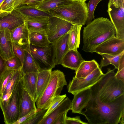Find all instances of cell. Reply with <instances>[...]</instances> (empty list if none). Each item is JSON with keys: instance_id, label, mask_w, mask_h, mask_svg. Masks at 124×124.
Here are the masks:
<instances>
[{"instance_id": "b9f144b4", "label": "cell", "mask_w": 124, "mask_h": 124, "mask_svg": "<svg viewBox=\"0 0 124 124\" xmlns=\"http://www.w3.org/2000/svg\"><path fill=\"white\" fill-rule=\"evenodd\" d=\"M7 69L6 60L4 59L0 55V76Z\"/></svg>"}, {"instance_id": "cb8c5ba5", "label": "cell", "mask_w": 124, "mask_h": 124, "mask_svg": "<svg viewBox=\"0 0 124 124\" xmlns=\"http://www.w3.org/2000/svg\"><path fill=\"white\" fill-rule=\"evenodd\" d=\"M51 71L52 70H46L38 73L36 91L37 99L47 87L50 78Z\"/></svg>"}, {"instance_id": "83f0119b", "label": "cell", "mask_w": 124, "mask_h": 124, "mask_svg": "<svg viewBox=\"0 0 124 124\" xmlns=\"http://www.w3.org/2000/svg\"><path fill=\"white\" fill-rule=\"evenodd\" d=\"M72 1L70 0H45L38 6L36 8L47 12L50 9L69 3Z\"/></svg>"}, {"instance_id": "7c38bea8", "label": "cell", "mask_w": 124, "mask_h": 124, "mask_svg": "<svg viewBox=\"0 0 124 124\" xmlns=\"http://www.w3.org/2000/svg\"><path fill=\"white\" fill-rule=\"evenodd\" d=\"M26 18L14 9L5 16H0V30L11 31L24 23Z\"/></svg>"}, {"instance_id": "e575fe53", "label": "cell", "mask_w": 124, "mask_h": 124, "mask_svg": "<svg viewBox=\"0 0 124 124\" xmlns=\"http://www.w3.org/2000/svg\"><path fill=\"white\" fill-rule=\"evenodd\" d=\"M66 96V94H65L62 95H59L55 97L52 100L43 118L47 116L57 107Z\"/></svg>"}, {"instance_id": "5bb4252c", "label": "cell", "mask_w": 124, "mask_h": 124, "mask_svg": "<svg viewBox=\"0 0 124 124\" xmlns=\"http://www.w3.org/2000/svg\"><path fill=\"white\" fill-rule=\"evenodd\" d=\"M12 43L10 31L0 30V55L6 60L15 55Z\"/></svg>"}, {"instance_id": "ac0fdd59", "label": "cell", "mask_w": 124, "mask_h": 124, "mask_svg": "<svg viewBox=\"0 0 124 124\" xmlns=\"http://www.w3.org/2000/svg\"><path fill=\"white\" fill-rule=\"evenodd\" d=\"M84 60L78 50H69L62 58L61 64L76 71Z\"/></svg>"}, {"instance_id": "7dc6e473", "label": "cell", "mask_w": 124, "mask_h": 124, "mask_svg": "<svg viewBox=\"0 0 124 124\" xmlns=\"http://www.w3.org/2000/svg\"><path fill=\"white\" fill-rule=\"evenodd\" d=\"M9 13L3 12L0 11V16L6 15Z\"/></svg>"}, {"instance_id": "e0dca14e", "label": "cell", "mask_w": 124, "mask_h": 124, "mask_svg": "<svg viewBox=\"0 0 124 124\" xmlns=\"http://www.w3.org/2000/svg\"><path fill=\"white\" fill-rule=\"evenodd\" d=\"M29 33L37 32L47 35L49 17L28 18L26 20Z\"/></svg>"}, {"instance_id": "f546056e", "label": "cell", "mask_w": 124, "mask_h": 124, "mask_svg": "<svg viewBox=\"0 0 124 124\" xmlns=\"http://www.w3.org/2000/svg\"><path fill=\"white\" fill-rule=\"evenodd\" d=\"M23 76V74L21 71L15 70L2 96L10 91H13L18 82L22 79Z\"/></svg>"}, {"instance_id": "30bf717a", "label": "cell", "mask_w": 124, "mask_h": 124, "mask_svg": "<svg viewBox=\"0 0 124 124\" xmlns=\"http://www.w3.org/2000/svg\"><path fill=\"white\" fill-rule=\"evenodd\" d=\"M104 74L99 67L84 78L78 79L73 77L68 86V91L74 95L81 91L90 88Z\"/></svg>"}, {"instance_id": "c3c4849f", "label": "cell", "mask_w": 124, "mask_h": 124, "mask_svg": "<svg viewBox=\"0 0 124 124\" xmlns=\"http://www.w3.org/2000/svg\"><path fill=\"white\" fill-rule=\"evenodd\" d=\"M72 1H83L85 2L87 0H70Z\"/></svg>"}, {"instance_id": "9a60e30c", "label": "cell", "mask_w": 124, "mask_h": 124, "mask_svg": "<svg viewBox=\"0 0 124 124\" xmlns=\"http://www.w3.org/2000/svg\"><path fill=\"white\" fill-rule=\"evenodd\" d=\"M10 33L13 42L25 49L29 43V34L26 21Z\"/></svg>"}, {"instance_id": "ba28073f", "label": "cell", "mask_w": 124, "mask_h": 124, "mask_svg": "<svg viewBox=\"0 0 124 124\" xmlns=\"http://www.w3.org/2000/svg\"><path fill=\"white\" fill-rule=\"evenodd\" d=\"M116 7L109 1L107 10L116 31V37L124 40V0H118Z\"/></svg>"}, {"instance_id": "d4e9b609", "label": "cell", "mask_w": 124, "mask_h": 124, "mask_svg": "<svg viewBox=\"0 0 124 124\" xmlns=\"http://www.w3.org/2000/svg\"><path fill=\"white\" fill-rule=\"evenodd\" d=\"M21 71L23 75L31 72L38 73L39 72L27 46L25 49Z\"/></svg>"}, {"instance_id": "681fc988", "label": "cell", "mask_w": 124, "mask_h": 124, "mask_svg": "<svg viewBox=\"0 0 124 124\" xmlns=\"http://www.w3.org/2000/svg\"><path fill=\"white\" fill-rule=\"evenodd\" d=\"M4 0H0V5L2 3Z\"/></svg>"}, {"instance_id": "7402d4cb", "label": "cell", "mask_w": 124, "mask_h": 124, "mask_svg": "<svg viewBox=\"0 0 124 124\" xmlns=\"http://www.w3.org/2000/svg\"><path fill=\"white\" fill-rule=\"evenodd\" d=\"M26 19L40 17H49L52 16L48 12L36 8L21 5L14 9Z\"/></svg>"}, {"instance_id": "f35d334b", "label": "cell", "mask_w": 124, "mask_h": 124, "mask_svg": "<svg viewBox=\"0 0 124 124\" xmlns=\"http://www.w3.org/2000/svg\"><path fill=\"white\" fill-rule=\"evenodd\" d=\"M45 0H26L21 5L36 8Z\"/></svg>"}, {"instance_id": "ee69618b", "label": "cell", "mask_w": 124, "mask_h": 124, "mask_svg": "<svg viewBox=\"0 0 124 124\" xmlns=\"http://www.w3.org/2000/svg\"><path fill=\"white\" fill-rule=\"evenodd\" d=\"M26 0H16L14 4V8L21 5Z\"/></svg>"}, {"instance_id": "1f68e13d", "label": "cell", "mask_w": 124, "mask_h": 124, "mask_svg": "<svg viewBox=\"0 0 124 124\" xmlns=\"http://www.w3.org/2000/svg\"><path fill=\"white\" fill-rule=\"evenodd\" d=\"M7 69L21 71L22 64L20 59L16 56L6 60Z\"/></svg>"}, {"instance_id": "277c9868", "label": "cell", "mask_w": 124, "mask_h": 124, "mask_svg": "<svg viewBox=\"0 0 124 124\" xmlns=\"http://www.w3.org/2000/svg\"><path fill=\"white\" fill-rule=\"evenodd\" d=\"M52 16L65 20L73 25L85 24L88 12L87 4L85 2L73 1L49 10Z\"/></svg>"}, {"instance_id": "8fae6325", "label": "cell", "mask_w": 124, "mask_h": 124, "mask_svg": "<svg viewBox=\"0 0 124 124\" xmlns=\"http://www.w3.org/2000/svg\"><path fill=\"white\" fill-rule=\"evenodd\" d=\"M124 51V40L114 36L98 45L94 49L93 53L115 56Z\"/></svg>"}, {"instance_id": "603a6c76", "label": "cell", "mask_w": 124, "mask_h": 124, "mask_svg": "<svg viewBox=\"0 0 124 124\" xmlns=\"http://www.w3.org/2000/svg\"><path fill=\"white\" fill-rule=\"evenodd\" d=\"M100 67V65L94 59L89 61L84 60L75 71V77L80 79L84 78Z\"/></svg>"}, {"instance_id": "8992f818", "label": "cell", "mask_w": 124, "mask_h": 124, "mask_svg": "<svg viewBox=\"0 0 124 124\" xmlns=\"http://www.w3.org/2000/svg\"><path fill=\"white\" fill-rule=\"evenodd\" d=\"M39 72L43 70H52L56 65L54 44L41 47L28 43L27 46Z\"/></svg>"}, {"instance_id": "4dcf8cb0", "label": "cell", "mask_w": 124, "mask_h": 124, "mask_svg": "<svg viewBox=\"0 0 124 124\" xmlns=\"http://www.w3.org/2000/svg\"><path fill=\"white\" fill-rule=\"evenodd\" d=\"M15 71L7 69L0 76V97L2 96Z\"/></svg>"}, {"instance_id": "f6af8a7d", "label": "cell", "mask_w": 124, "mask_h": 124, "mask_svg": "<svg viewBox=\"0 0 124 124\" xmlns=\"http://www.w3.org/2000/svg\"><path fill=\"white\" fill-rule=\"evenodd\" d=\"M109 1L112 3L116 7H118V0H109Z\"/></svg>"}, {"instance_id": "f1b7e54d", "label": "cell", "mask_w": 124, "mask_h": 124, "mask_svg": "<svg viewBox=\"0 0 124 124\" xmlns=\"http://www.w3.org/2000/svg\"><path fill=\"white\" fill-rule=\"evenodd\" d=\"M124 53V51L120 54L115 56H113L104 54H100L102 57L100 65V68L101 69L102 67L111 64L115 67L116 69H117L120 59Z\"/></svg>"}, {"instance_id": "ffe728a7", "label": "cell", "mask_w": 124, "mask_h": 124, "mask_svg": "<svg viewBox=\"0 0 124 124\" xmlns=\"http://www.w3.org/2000/svg\"><path fill=\"white\" fill-rule=\"evenodd\" d=\"M38 73L34 72L23 75L22 80L24 88L27 91L32 100L36 102V97Z\"/></svg>"}, {"instance_id": "4fadbf2b", "label": "cell", "mask_w": 124, "mask_h": 124, "mask_svg": "<svg viewBox=\"0 0 124 124\" xmlns=\"http://www.w3.org/2000/svg\"><path fill=\"white\" fill-rule=\"evenodd\" d=\"M71 101L70 110L72 112L84 115L82 110L85 108L91 98L92 92L90 88L81 91L74 95Z\"/></svg>"}, {"instance_id": "60d3db41", "label": "cell", "mask_w": 124, "mask_h": 124, "mask_svg": "<svg viewBox=\"0 0 124 124\" xmlns=\"http://www.w3.org/2000/svg\"><path fill=\"white\" fill-rule=\"evenodd\" d=\"M68 111H66L59 116L55 121L53 124H65V121Z\"/></svg>"}, {"instance_id": "d6986e66", "label": "cell", "mask_w": 124, "mask_h": 124, "mask_svg": "<svg viewBox=\"0 0 124 124\" xmlns=\"http://www.w3.org/2000/svg\"><path fill=\"white\" fill-rule=\"evenodd\" d=\"M69 36V32L53 43L55 51L56 65L61 64L62 58L69 50L68 46Z\"/></svg>"}, {"instance_id": "d590c367", "label": "cell", "mask_w": 124, "mask_h": 124, "mask_svg": "<svg viewBox=\"0 0 124 124\" xmlns=\"http://www.w3.org/2000/svg\"><path fill=\"white\" fill-rule=\"evenodd\" d=\"M16 0H4L0 5V11L8 13H10L14 8Z\"/></svg>"}, {"instance_id": "2e32d148", "label": "cell", "mask_w": 124, "mask_h": 124, "mask_svg": "<svg viewBox=\"0 0 124 124\" xmlns=\"http://www.w3.org/2000/svg\"><path fill=\"white\" fill-rule=\"evenodd\" d=\"M71 101L65 98L48 115L43 118L38 124H53L55 120L62 113L70 110Z\"/></svg>"}, {"instance_id": "4316f807", "label": "cell", "mask_w": 124, "mask_h": 124, "mask_svg": "<svg viewBox=\"0 0 124 124\" xmlns=\"http://www.w3.org/2000/svg\"><path fill=\"white\" fill-rule=\"evenodd\" d=\"M29 43L36 46L41 47L47 46L51 43L47 35L37 32L29 33Z\"/></svg>"}, {"instance_id": "9c48e42d", "label": "cell", "mask_w": 124, "mask_h": 124, "mask_svg": "<svg viewBox=\"0 0 124 124\" xmlns=\"http://www.w3.org/2000/svg\"><path fill=\"white\" fill-rule=\"evenodd\" d=\"M73 25L57 17L52 16L49 17L47 35L50 42L53 43L68 33Z\"/></svg>"}, {"instance_id": "484cf974", "label": "cell", "mask_w": 124, "mask_h": 124, "mask_svg": "<svg viewBox=\"0 0 124 124\" xmlns=\"http://www.w3.org/2000/svg\"><path fill=\"white\" fill-rule=\"evenodd\" d=\"M82 26L73 25L69 32L68 46L69 50H77L80 44V31Z\"/></svg>"}, {"instance_id": "44dd1931", "label": "cell", "mask_w": 124, "mask_h": 124, "mask_svg": "<svg viewBox=\"0 0 124 124\" xmlns=\"http://www.w3.org/2000/svg\"><path fill=\"white\" fill-rule=\"evenodd\" d=\"M35 102L24 88L20 106L19 118L37 110Z\"/></svg>"}, {"instance_id": "836d02e7", "label": "cell", "mask_w": 124, "mask_h": 124, "mask_svg": "<svg viewBox=\"0 0 124 124\" xmlns=\"http://www.w3.org/2000/svg\"><path fill=\"white\" fill-rule=\"evenodd\" d=\"M47 110L40 109L34 115L21 124H38L43 118Z\"/></svg>"}, {"instance_id": "bcb514c9", "label": "cell", "mask_w": 124, "mask_h": 124, "mask_svg": "<svg viewBox=\"0 0 124 124\" xmlns=\"http://www.w3.org/2000/svg\"><path fill=\"white\" fill-rule=\"evenodd\" d=\"M119 123L121 124H124V114L122 115Z\"/></svg>"}, {"instance_id": "8d00e7d4", "label": "cell", "mask_w": 124, "mask_h": 124, "mask_svg": "<svg viewBox=\"0 0 124 124\" xmlns=\"http://www.w3.org/2000/svg\"><path fill=\"white\" fill-rule=\"evenodd\" d=\"M13 50L14 55L17 56L23 64L24 55L25 49L18 46L13 42Z\"/></svg>"}, {"instance_id": "3957f363", "label": "cell", "mask_w": 124, "mask_h": 124, "mask_svg": "<svg viewBox=\"0 0 124 124\" xmlns=\"http://www.w3.org/2000/svg\"><path fill=\"white\" fill-rule=\"evenodd\" d=\"M115 69L108 68L107 72L90 88L92 98L108 103L124 94V82L116 77Z\"/></svg>"}, {"instance_id": "6da1fadb", "label": "cell", "mask_w": 124, "mask_h": 124, "mask_svg": "<svg viewBox=\"0 0 124 124\" xmlns=\"http://www.w3.org/2000/svg\"><path fill=\"white\" fill-rule=\"evenodd\" d=\"M83 113L89 124H118L124 114V94L104 103L91 98Z\"/></svg>"}, {"instance_id": "74e56055", "label": "cell", "mask_w": 124, "mask_h": 124, "mask_svg": "<svg viewBox=\"0 0 124 124\" xmlns=\"http://www.w3.org/2000/svg\"><path fill=\"white\" fill-rule=\"evenodd\" d=\"M88 124L82 121L79 116L74 117H70L67 116L65 121V124Z\"/></svg>"}, {"instance_id": "52a82bcc", "label": "cell", "mask_w": 124, "mask_h": 124, "mask_svg": "<svg viewBox=\"0 0 124 124\" xmlns=\"http://www.w3.org/2000/svg\"><path fill=\"white\" fill-rule=\"evenodd\" d=\"M24 88L22 79L14 88L7 107L3 113L5 124H13L19 119L20 106Z\"/></svg>"}, {"instance_id": "5b68a950", "label": "cell", "mask_w": 124, "mask_h": 124, "mask_svg": "<svg viewBox=\"0 0 124 124\" xmlns=\"http://www.w3.org/2000/svg\"><path fill=\"white\" fill-rule=\"evenodd\" d=\"M67 85L62 72L57 70L52 71L47 87L36 101L37 108L47 110L53 99L60 95L64 86Z\"/></svg>"}, {"instance_id": "7a4b0ae2", "label": "cell", "mask_w": 124, "mask_h": 124, "mask_svg": "<svg viewBox=\"0 0 124 124\" xmlns=\"http://www.w3.org/2000/svg\"><path fill=\"white\" fill-rule=\"evenodd\" d=\"M83 31L82 50L91 53L98 45L116 34L115 28L111 21L103 17L94 19L84 27Z\"/></svg>"}, {"instance_id": "7bdbcfd3", "label": "cell", "mask_w": 124, "mask_h": 124, "mask_svg": "<svg viewBox=\"0 0 124 124\" xmlns=\"http://www.w3.org/2000/svg\"><path fill=\"white\" fill-rule=\"evenodd\" d=\"M115 76L117 78L124 82V68L118 70L117 72L116 73Z\"/></svg>"}, {"instance_id": "ab89813d", "label": "cell", "mask_w": 124, "mask_h": 124, "mask_svg": "<svg viewBox=\"0 0 124 124\" xmlns=\"http://www.w3.org/2000/svg\"><path fill=\"white\" fill-rule=\"evenodd\" d=\"M40 109L37 108V110L32 111L29 113L19 118L13 124H20L29 119L34 115Z\"/></svg>"}, {"instance_id": "d6a6232c", "label": "cell", "mask_w": 124, "mask_h": 124, "mask_svg": "<svg viewBox=\"0 0 124 124\" xmlns=\"http://www.w3.org/2000/svg\"><path fill=\"white\" fill-rule=\"evenodd\" d=\"M102 0H90L87 4L88 10L87 18L85 24L87 25L94 19V13L95 9L98 3Z\"/></svg>"}]
</instances>
